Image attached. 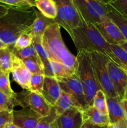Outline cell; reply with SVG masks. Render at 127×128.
<instances>
[{"label":"cell","mask_w":127,"mask_h":128,"mask_svg":"<svg viewBox=\"0 0 127 128\" xmlns=\"http://www.w3.org/2000/svg\"><path fill=\"white\" fill-rule=\"evenodd\" d=\"M32 44V34L31 31L26 32L21 34L16 41L14 49L21 50L25 48Z\"/></svg>","instance_id":"obj_30"},{"label":"cell","mask_w":127,"mask_h":128,"mask_svg":"<svg viewBox=\"0 0 127 128\" xmlns=\"http://www.w3.org/2000/svg\"><path fill=\"white\" fill-rule=\"evenodd\" d=\"M36 20L32 24L31 32L32 35H36L42 38L46 29L56 22L54 20L46 18L37 10H36Z\"/></svg>","instance_id":"obj_18"},{"label":"cell","mask_w":127,"mask_h":128,"mask_svg":"<svg viewBox=\"0 0 127 128\" xmlns=\"http://www.w3.org/2000/svg\"><path fill=\"white\" fill-rule=\"evenodd\" d=\"M106 128H127V119L125 118L113 124H110Z\"/></svg>","instance_id":"obj_38"},{"label":"cell","mask_w":127,"mask_h":128,"mask_svg":"<svg viewBox=\"0 0 127 128\" xmlns=\"http://www.w3.org/2000/svg\"><path fill=\"white\" fill-rule=\"evenodd\" d=\"M12 122L19 128H36L42 116L29 108L13 110Z\"/></svg>","instance_id":"obj_12"},{"label":"cell","mask_w":127,"mask_h":128,"mask_svg":"<svg viewBox=\"0 0 127 128\" xmlns=\"http://www.w3.org/2000/svg\"><path fill=\"white\" fill-rule=\"evenodd\" d=\"M10 6L0 2V18L6 14L9 9Z\"/></svg>","instance_id":"obj_39"},{"label":"cell","mask_w":127,"mask_h":128,"mask_svg":"<svg viewBox=\"0 0 127 128\" xmlns=\"http://www.w3.org/2000/svg\"><path fill=\"white\" fill-rule=\"evenodd\" d=\"M57 116H58L56 114L54 109L52 107L49 114L40 119L36 128H47L51 123L56 121Z\"/></svg>","instance_id":"obj_32"},{"label":"cell","mask_w":127,"mask_h":128,"mask_svg":"<svg viewBox=\"0 0 127 128\" xmlns=\"http://www.w3.org/2000/svg\"><path fill=\"white\" fill-rule=\"evenodd\" d=\"M53 1L56 3L57 10L55 22L61 27H63L71 36L73 30L80 25L82 20L73 0Z\"/></svg>","instance_id":"obj_6"},{"label":"cell","mask_w":127,"mask_h":128,"mask_svg":"<svg viewBox=\"0 0 127 128\" xmlns=\"http://www.w3.org/2000/svg\"><path fill=\"white\" fill-rule=\"evenodd\" d=\"M6 47H7V46H6V45L1 40H0V50L2 48H6Z\"/></svg>","instance_id":"obj_46"},{"label":"cell","mask_w":127,"mask_h":128,"mask_svg":"<svg viewBox=\"0 0 127 128\" xmlns=\"http://www.w3.org/2000/svg\"><path fill=\"white\" fill-rule=\"evenodd\" d=\"M14 104L15 106L29 108L42 117L49 114L52 108L41 93L25 90L18 93H16Z\"/></svg>","instance_id":"obj_9"},{"label":"cell","mask_w":127,"mask_h":128,"mask_svg":"<svg viewBox=\"0 0 127 128\" xmlns=\"http://www.w3.org/2000/svg\"><path fill=\"white\" fill-rule=\"evenodd\" d=\"M81 18L95 26L108 16V7L100 0H73Z\"/></svg>","instance_id":"obj_7"},{"label":"cell","mask_w":127,"mask_h":128,"mask_svg":"<svg viewBox=\"0 0 127 128\" xmlns=\"http://www.w3.org/2000/svg\"><path fill=\"white\" fill-rule=\"evenodd\" d=\"M123 100H127V88H126L125 91L124 96H123Z\"/></svg>","instance_id":"obj_47"},{"label":"cell","mask_w":127,"mask_h":128,"mask_svg":"<svg viewBox=\"0 0 127 128\" xmlns=\"http://www.w3.org/2000/svg\"><path fill=\"white\" fill-rule=\"evenodd\" d=\"M73 106L70 96L64 91H62L61 96L53 106V108L59 116L62 115Z\"/></svg>","instance_id":"obj_23"},{"label":"cell","mask_w":127,"mask_h":128,"mask_svg":"<svg viewBox=\"0 0 127 128\" xmlns=\"http://www.w3.org/2000/svg\"><path fill=\"white\" fill-rule=\"evenodd\" d=\"M122 105H123V109H124L125 114V117L127 119V100H122Z\"/></svg>","instance_id":"obj_42"},{"label":"cell","mask_w":127,"mask_h":128,"mask_svg":"<svg viewBox=\"0 0 127 128\" xmlns=\"http://www.w3.org/2000/svg\"><path fill=\"white\" fill-rule=\"evenodd\" d=\"M14 55L8 47L0 50V66L3 73L10 74L13 68Z\"/></svg>","instance_id":"obj_20"},{"label":"cell","mask_w":127,"mask_h":128,"mask_svg":"<svg viewBox=\"0 0 127 128\" xmlns=\"http://www.w3.org/2000/svg\"><path fill=\"white\" fill-rule=\"evenodd\" d=\"M100 1L103 2V4H105V5H108L110 4L112 2H113L114 0H100Z\"/></svg>","instance_id":"obj_44"},{"label":"cell","mask_w":127,"mask_h":128,"mask_svg":"<svg viewBox=\"0 0 127 128\" xmlns=\"http://www.w3.org/2000/svg\"><path fill=\"white\" fill-rule=\"evenodd\" d=\"M11 51L15 56L21 60L32 57H39L32 44L25 48L21 50H16L13 48Z\"/></svg>","instance_id":"obj_28"},{"label":"cell","mask_w":127,"mask_h":128,"mask_svg":"<svg viewBox=\"0 0 127 128\" xmlns=\"http://www.w3.org/2000/svg\"><path fill=\"white\" fill-rule=\"evenodd\" d=\"M2 73H3V72H2V70H1V66H0V75H1Z\"/></svg>","instance_id":"obj_48"},{"label":"cell","mask_w":127,"mask_h":128,"mask_svg":"<svg viewBox=\"0 0 127 128\" xmlns=\"http://www.w3.org/2000/svg\"><path fill=\"white\" fill-rule=\"evenodd\" d=\"M14 98H10L0 92V111L5 110H14Z\"/></svg>","instance_id":"obj_33"},{"label":"cell","mask_w":127,"mask_h":128,"mask_svg":"<svg viewBox=\"0 0 127 128\" xmlns=\"http://www.w3.org/2000/svg\"><path fill=\"white\" fill-rule=\"evenodd\" d=\"M0 92L10 98H15L16 92H14L10 84L9 74L2 73L0 75Z\"/></svg>","instance_id":"obj_26"},{"label":"cell","mask_w":127,"mask_h":128,"mask_svg":"<svg viewBox=\"0 0 127 128\" xmlns=\"http://www.w3.org/2000/svg\"><path fill=\"white\" fill-rule=\"evenodd\" d=\"M120 46L122 48L124 49V50L126 51V52H127V41H125L124 42H122Z\"/></svg>","instance_id":"obj_43"},{"label":"cell","mask_w":127,"mask_h":128,"mask_svg":"<svg viewBox=\"0 0 127 128\" xmlns=\"http://www.w3.org/2000/svg\"><path fill=\"white\" fill-rule=\"evenodd\" d=\"M26 67L32 74H44V66L39 57H32L22 60Z\"/></svg>","instance_id":"obj_24"},{"label":"cell","mask_w":127,"mask_h":128,"mask_svg":"<svg viewBox=\"0 0 127 128\" xmlns=\"http://www.w3.org/2000/svg\"><path fill=\"white\" fill-rule=\"evenodd\" d=\"M125 72H126V71H125Z\"/></svg>","instance_id":"obj_50"},{"label":"cell","mask_w":127,"mask_h":128,"mask_svg":"<svg viewBox=\"0 0 127 128\" xmlns=\"http://www.w3.org/2000/svg\"><path fill=\"white\" fill-rule=\"evenodd\" d=\"M47 128H59L57 124V122H56V121H54L52 123H51Z\"/></svg>","instance_id":"obj_45"},{"label":"cell","mask_w":127,"mask_h":128,"mask_svg":"<svg viewBox=\"0 0 127 128\" xmlns=\"http://www.w3.org/2000/svg\"><path fill=\"white\" fill-rule=\"evenodd\" d=\"M61 90L56 78L45 77L41 94L47 102L53 107L61 96Z\"/></svg>","instance_id":"obj_15"},{"label":"cell","mask_w":127,"mask_h":128,"mask_svg":"<svg viewBox=\"0 0 127 128\" xmlns=\"http://www.w3.org/2000/svg\"><path fill=\"white\" fill-rule=\"evenodd\" d=\"M122 100L119 97H107V109L110 124H113L126 118Z\"/></svg>","instance_id":"obj_16"},{"label":"cell","mask_w":127,"mask_h":128,"mask_svg":"<svg viewBox=\"0 0 127 128\" xmlns=\"http://www.w3.org/2000/svg\"><path fill=\"white\" fill-rule=\"evenodd\" d=\"M13 110H5L0 111V128L7 123L12 122Z\"/></svg>","instance_id":"obj_36"},{"label":"cell","mask_w":127,"mask_h":128,"mask_svg":"<svg viewBox=\"0 0 127 128\" xmlns=\"http://www.w3.org/2000/svg\"><path fill=\"white\" fill-rule=\"evenodd\" d=\"M42 64L44 66V75L45 77L56 78L49 59L47 61H44Z\"/></svg>","instance_id":"obj_37"},{"label":"cell","mask_w":127,"mask_h":128,"mask_svg":"<svg viewBox=\"0 0 127 128\" xmlns=\"http://www.w3.org/2000/svg\"><path fill=\"white\" fill-rule=\"evenodd\" d=\"M80 128H101L98 126H95L93 124L90 122L88 121H84L82 126H81Z\"/></svg>","instance_id":"obj_40"},{"label":"cell","mask_w":127,"mask_h":128,"mask_svg":"<svg viewBox=\"0 0 127 128\" xmlns=\"http://www.w3.org/2000/svg\"><path fill=\"white\" fill-rule=\"evenodd\" d=\"M110 47L113 53L112 61L127 72V52L120 45L110 44Z\"/></svg>","instance_id":"obj_22"},{"label":"cell","mask_w":127,"mask_h":128,"mask_svg":"<svg viewBox=\"0 0 127 128\" xmlns=\"http://www.w3.org/2000/svg\"><path fill=\"white\" fill-rule=\"evenodd\" d=\"M44 78V75L42 74H32L30 81V91L41 93L43 87Z\"/></svg>","instance_id":"obj_29"},{"label":"cell","mask_w":127,"mask_h":128,"mask_svg":"<svg viewBox=\"0 0 127 128\" xmlns=\"http://www.w3.org/2000/svg\"><path fill=\"white\" fill-rule=\"evenodd\" d=\"M108 11L107 15L109 18L118 26L123 37L127 41V18L122 16L119 12L112 8L110 5H108Z\"/></svg>","instance_id":"obj_21"},{"label":"cell","mask_w":127,"mask_h":128,"mask_svg":"<svg viewBox=\"0 0 127 128\" xmlns=\"http://www.w3.org/2000/svg\"><path fill=\"white\" fill-rule=\"evenodd\" d=\"M34 6L42 14L49 19L54 20L57 16V10L53 0H35Z\"/></svg>","instance_id":"obj_19"},{"label":"cell","mask_w":127,"mask_h":128,"mask_svg":"<svg viewBox=\"0 0 127 128\" xmlns=\"http://www.w3.org/2000/svg\"><path fill=\"white\" fill-rule=\"evenodd\" d=\"M92 67L97 81L107 97H119L115 90L110 78L108 63L110 59L104 54L98 51L90 52Z\"/></svg>","instance_id":"obj_5"},{"label":"cell","mask_w":127,"mask_h":128,"mask_svg":"<svg viewBox=\"0 0 127 128\" xmlns=\"http://www.w3.org/2000/svg\"><path fill=\"white\" fill-rule=\"evenodd\" d=\"M76 58L78 63L76 74L78 75L83 86L87 103L89 107L92 106L96 92L102 89L95 76L90 52L86 50H80L77 52Z\"/></svg>","instance_id":"obj_4"},{"label":"cell","mask_w":127,"mask_h":128,"mask_svg":"<svg viewBox=\"0 0 127 128\" xmlns=\"http://www.w3.org/2000/svg\"><path fill=\"white\" fill-rule=\"evenodd\" d=\"M95 26L104 40L110 44L120 45L126 41L118 26L108 16Z\"/></svg>","instance_id":"obj_10"},{"label":"cell","mask_w":127,"mask_h":128,"mask_svg":"<svg viewBox=\"0 0 127 128\" xmlns=\"http://www.w3.org/2000/svg\"><path fill=\"white\" fill-rule=\"evenodd\" d=\"M108 70L110 78L115 90L120 98L123 100L127 86V72L111 60L108 63Z\"/></svg>","instance_id":"obj_11"},{"label":"cell","mask_w":127,"mask_h":128,"mask_svg":"<svg viewBox=\"0 0 127 128\" xmlns=\"http://www.w3.org/2000/svg\"><path fill=\"white\" fill-rule=\"evenodd\" d=\"M93 106L98 111L108 115L107 96L102 90H99L96 92L95 96L93 98Z\"/></svg>","instance_id":"obj_25"},{"label":"cell","mask_w":127,"mask_h":128,"mask_svg":"<svg viewBox=\"0 0 127 128\" xmlns=\"http://www.w3.org/2000/svg\"><path fill=\"white\" fill-rule=\"evenodd\" d=\"M77 52L86 50L89 52L98 51L107 55L111 60L113 53L110 44L104 40L97 28L82 19L80 25L73 30L70 36Z\"/></svg>","instance_id":"obj_3"},{"label":"cell","mask_w":127,"mask_h":128,"mask_svg":"<svg viewBox=\"0 0 127 128\" xmlns=\"http://www.w3.org/2000/svg\"><path fill=\"white\" fill-rule=\"evenodd\" d=\"M56 122L59 128H80L83 123L82 111L73 106L57 116Z\"/></svg>","instance_id":"obj_13"},{"label":"cell","mask_w":127,"mask_h":128,"mask_svg":"<svg viewBox=\"0 0 127 128\" xmlns=\"http://www.w3.org/2000/svg\"><path fill=\"white\" fill-rule=\"evenodd\" d=\"M0 2L7 6L20 8H30L35 7L33 0H0Z\"/></svg>","instance_id":"obj_31"},{"label":"cell","mask_w":127,"mask_h":128,"mask_svg":"<svg viewBox=\"0 0 127 128\" xmlns=\"http://www.w3.org/2000/svg\"><path fill=\"white\" fill-rule=\"evenodd\" d=\"M50 61H51V65H52V69H53L55 77L56 78L67 77V76H69L67 72V71H66L64 66L62 64L56 61H51V60H50Z\"/></svg>","instance_id":"obj_35"},{"label":"cell","mask_w":127,"mask_h":128,"mask_svg":"<svg viewBox=\"0 0 127 128\" xmlns=\"http://www.w3.org/2000/svg\"><path fill=\"white\" fill-rule=\"evenodd\" d=\"M42 37L32 35V44L42 62L49 60L48 54L42 42Z\"/></svg>","instance_id":"obj_27"},{"label":"cell","mask_w":127,"mask_h":128,"mask_svg":"<svg viewBox=\"0 0 127 128\" xmlns=\"http://www.w3.org/2000/svg\"><path fill=\"white\" fill-rule=\"evenodd\" d=\"M0 128H19L17 127L16 125H15L13 122H10V123H7L6 124H4V126H2V127Z\"/></svg>","instance_id":"obj_41"},{"label":"cell","mask_w":127,"mask_h":128,"mask_svg":"<svg viewBox=\"0 0 127 128\" xmlns=\"http://www.w3.org/2000/svg\"><path fill=\"white\" fill-rule=\"evenodd\" d=\"M82 114L83 121H88L95 126L106 128L110 124L108 115L98 111L93 106L82 112Z\"/></svg>","instance_id":"obj_17"},{"label":"cell","mask_w":127,"mask_h":128,"mask_svg":"<svg viewBox=\"0 0 127 128\" xmlns=\"http://www.w3.org/2000/svg\"><path fill=\"white\" fill-rule=\"evenodd\" d=\"M11 73L15 82H17L23 90H29L32 74L27 70L22 60L15 56Z\"/></svg>","instance_id":"obj_14"},{"label":"cell","mask_w":127,"mask_h":128,"mask_svg":"<svg viewBox=\"0 0 127 128\" xmlns=\"http://www.w3.org/2000/svg\"><path fill=\"white\" fill-rule=\"evenodd\" d=\"M36 10L35 7L10 6L7 14L0 18V40L11 50L21 34L31 31L36 18Z\"/></svg>","instance_id":"obj_1"},{"label":"cell","mask_w":127,"mask_h":128,"mask_svg":"<svg viewBox=\"0 0 127 128\" xmlns=\"http://www.w3.org/2000/svg\"><path fill=\"white\" fill-rule=\"evenodd\" d=\"M108 5L122 16L127 18V0H114Z\"/></svg>","instance_id":"obj_34"},{"label":"cell","mask_w":127,"mask_h":128,"mask_svg":"<svg viewBox=\"0 0 127 128\" xmlns=\"http://www.w3.org/2000/svg\"><path fill=\"white\" fill-rule=\"evenodd\" d=\"M57 79L61 90L70 96L74 107L82 112L89 108L86 101L83 86L77 74Z\"/></svg>","instance_id":"obj_8"},{"label":"cell","mask_w":127,"mask_h":128,"mask_svg":"<svg viewBox=\"0 0 127 128\" xmlns=\"http://www.w3.org/2000/svg\"><path fill=\"white\" fill-rule=\"evenodd\" d=\"M42 42L50 60L62 64L69 76L77 73V58L65 45L61 35V26L55 22L46 29Z\"/></svg>","instance_id":"obj_2"},{"label":"cell","mask_w":127,"mask_h":128,"mask_svg":"<svg viewBox=\"0 0 127 128\" xmlns=\"http://www.w3.org/2000/svg\"><path fill=\"white\" fill-rule=\"evenodd\" d=\"M29 1H32V0H29Z\"/></svg>","instance_id":"obj_49"}]
</instances>
